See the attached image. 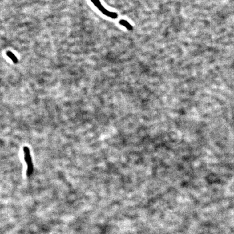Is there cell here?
I'll use <instances>...</instances> for the list:
<instances>
[{
  "instance_id": "1",
  "label": "cell",
  "mask_w": 234,
  "mask_h": 234,
  "mask_svg": "<svg viewBox=\"0 0 234 234\" xmlns=\"http://www.w3.org/2000/svg\"><path fill=\"white\" fill-rule=\"evenodd\" d=\"M93 3V4L101 11L102 13L105 15V16L109 17L113 19H115L118 18V14L115 12H112L107 10L105 7L101 5V3L100 0H90Z\"/></svg>"
},
{
  "instance_id": "2",
  "label": "cell",
  "mask_w": 234,
  "mask_h": 234,
  "mask_svg": "<svg viewBox=\"0 0 234 234\" xmlns=\"http://www.w3.org/2000/svg\"><path fill=\"white\" fill-rule=\"evenodd\" d=\"M24 155H25V159L27 164V175L30 176L33 171V165L32 163V157L30 153L29 149L28 147H24Z\"/></svg>"
},
{
  "instance_id": "3",
  "label": "cell",
  "mask_w": 234,
  "mask_h": 234,
  "mask_svg": "<svg viewBox=\"0 0 234 234\" xmlns=\"http://www.w3.org/2000/svg\"><path fill=\"white\" fill-rule=\"evenodd\" d=\"M119 23L120 25L123 26L124 27L126 28V29H128V30H132L133 29L132 26L131 25L130 23H129L127 21L125 20H121L119 21Z\"/></svg>"
},
{
  "instance_id": "4",
  "label": "cell",
  "mask_w": 234,
  "mask_h": 234,
  "mask_svg": "<svg viewBox=\"0 0 234 234\" xmlns=\"http://www.w3.org/2000/svg\"><path fill=\"white\" fill-rule=\"evenodd\" d=\"M6 54H7V56H8L9 58L11 59L14 63H18V59L15 55V54H13L12 52H10V51H8L7 52Z\"/></svg>"
}]
</instances>
